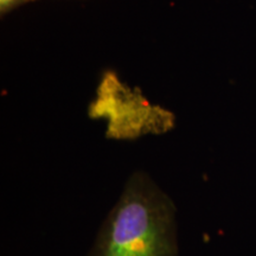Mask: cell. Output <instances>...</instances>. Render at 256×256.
I'll list each match as a JSON object with an SVG mask.
<instances>
[{"label":"cell","instance_id":"3","mask_svg":"<svg viewBox=\"0 0 256 256\" xmlns=\"http://www.w3.org/2000/svg\"><path fill=\"white\" fill-rule=\"evenodd\" d=\"M24 2H28V0H0V10L4 14V12H8V10L14 8V6L22 4Z\"/></svg>","mask_w":256,"mask_h":256},{"label":"cell","instance_id":"2","mask_svg":"<svg viewBox=\"0 0 256 256\" xmlns=\"http://www.w3.org/2000/svg\"><path fill=\"white\" fill-rule=\"evenodd\" d=\"M89 114L92 118H107V136L115 139L166 132L174 121L170 112L152 106L138 89L128 88L113 72L106 74L102 78Z\"/></svg>","mask_w":256,"mask_h":256},{"label":"cell","instance_id":"1","mask_svg":"<svg viewBox=\"0 0 256 256\" xmlns=\"http://www.w3.org/2000/svg\"><path fill=\"white\" fill-rule=\"evenodd\" d=\"M177 209L146 172L127 179L88 256H179Z\"/></svg>","mask_w":256,"mask_h":256}]
</instances>
